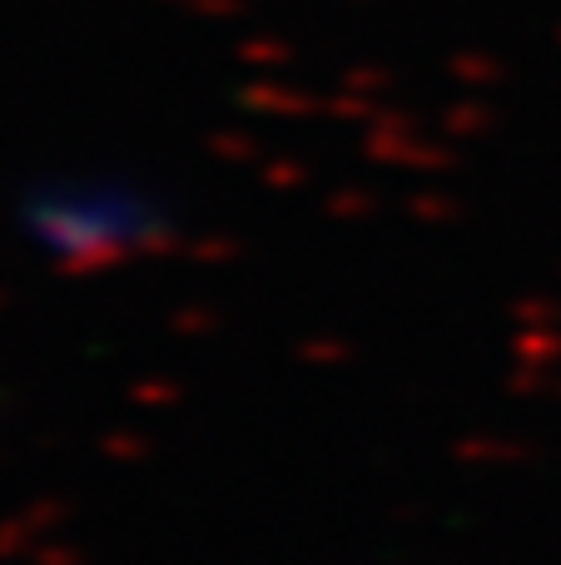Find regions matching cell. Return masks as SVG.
<instances>
[{
    "label": "cell",
    "instance_id": "obj_1",
    "mask_svg": "<svg viewBox=\"0 0 561 565\" xmlns=\"http://www.w3.org/2000/svg\"><path fill=\"white\" fill-rule=\"evenodd\" d=\"M10 218L15 234L50 264L105 268L149 254L169 228V204L139 179L70 174L20 184Z\"/></svg>",
    "mask_w": 561,
    "mask_h": 565
}]
</instances>
